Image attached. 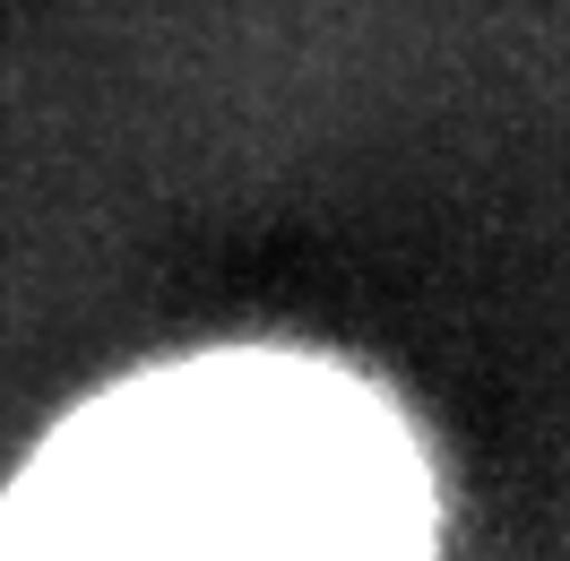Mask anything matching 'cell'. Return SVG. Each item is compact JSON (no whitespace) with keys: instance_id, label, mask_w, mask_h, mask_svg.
Returning a JSON list of instances; mask_svg holds the SVG:
<instances>
[{"instance_id":"6da1fadb","label":"cell","mask_w":570,"mask_h":561,"mask_svg":"<svg viewBox=\"0 0 570 561\" xmlns=\"http://www.w3.org/2000/svg\"><path fill=\"white\" fill-rule=\"evenodd\" d=\"M70 484L105 492L87 535L112 544H381V492H415V466L355 381L225 363L130 388Z\"/></svg>"}]
</instances>
